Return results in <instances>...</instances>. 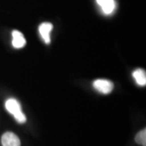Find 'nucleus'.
Instances as JSON below:
<instances>
[{
	"label": "nucleus",
	"instance_id": "6",
	"mask_svg": "<svg viewBox=\"0 0 146 146\" xmlns=\"http://www.w3.org/2000/svg\"><path fill=\"white\" fill-rule=\"evenodd\" d=\"M97 3L106 15H110L115 11V0H97Z\"/></svg>",
	"mask_w": 146,
	"mask_h": 146
},
{
	"label": "nucleus",
	"instance_id": "8",
	"mask_svg": "<svg viewBox=\"0 0 146 146\" xmlns=\"http://www.w3.org/2000/svg\"><path fill=\"white\" fill-rule=\"evenodd\" d=\"M135 141L137 144L142 146H146V129L140 131L135 137Z\"/></svg>",
	"mask_w": 146,
	"mask_h": 146
},
{
	"label": "nucleus",
	"instance_id": "2",
	"mask_svg": "<svg viewBox=\"0 0 146 146\" xmlns=\"http://www.w3.org/2000/svg\"><path fill=\"white\" fill-rule=\"evenodd\" d=\"M94 87L101 94H108L111 93L114 89V84L108 80L98 79L94 82Z\"/></svg>",
	"mask_w": 146,
	"mask_h": 146
},
{
	"label": "nucleus",
	"instance_id": "5",
	"mask_svg": "<svg viewBox=\"0 0 146 146\" xmlns=\"http://www.w3.org/2000/svg\"><path fill=\"white\" fill-rule=\"evenodd\" d=\"M26 40L23 33L18 30H14L12 32V46L16 48L20 49L25 46Z\"/></svg>",
	"mask_w": 146,
	"mask_h": 146
},
{
	"label": "nucleus",
	"instance_id": "7",
	"mask_svg": "<svg viewBox=\"0 0 146 146\" xmlns=\"http://www.w3.org/2000/svg\"><path fill=\"white\" fill-rule=\"evenodd\" d=\"M132 76L134 77L136 82L140 86H145L146 84V72L143 69H136L132 73Z\"/></svg>",
	"mask_w": 146,
	"mask_h": 146
},
{
	"label": "nucleus",
	"instance_id": "4",
	"mask_svg": "<svg viewBox=\"0 0 146 146\" xmlns=\"http://www.w3.org/2000/svg\"><path fill=\"white\" fill-rule=\"evenodd\" d=\"M53 29V25L49 22H44L39 26V33L45 43L50 42V32Z\"/></svg>",
	"mask_w": 146,
	"mask_h": 146
},
{
	"label": "nucleus",
	"instance_id": "3",
	"mask_svg": "<svg viewBox=\"0 0 146 146\" xmlns=\"http://www.w3.org/2000/svg\"><path fill=\"white\" fill-rule=\"evenodd\" d=\"M3 146H21V140L15 133L5 132L1 139Z\"/></svg>",
	"mask_w": 146,
	"mask_h": 146
},
{
	"label": "nucleus",
	"instance_id": "1",
	"mask_svg": "<svg viewBox=\"0 0 146 146\" xmlns=\"http://www.w3.org/2000/svg\"><path fill=\"white\" fill-rule=\"evenodd\" d=\"M6 110L14 116V118L19 123H24L26 122V116L21 110V106L17 100L9 98L5 103Z\"/></svg>",
	"mask_w": 146,
	"mask_h": 146
}]
</instances>
